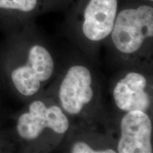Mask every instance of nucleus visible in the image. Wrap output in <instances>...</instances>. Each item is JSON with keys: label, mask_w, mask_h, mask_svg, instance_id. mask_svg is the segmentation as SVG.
Returning <instances> with one entry per match:
<instances>
[{"label": "nucleus", "mask_w": 153, "mask_h": 153, "mask_svg": "<svg viewBox=\"0 0 153 153\" xmlns=\"http://www.w3.org/2000/svg\"><path fill=\"white\" fill-rule=\"evenodd\" d=\"M0 88L24 104L45 91L58 74L61 59L36 21L3 32Z\"/></svg>", "instance_id": "1"}, {"label": "nucleus", "mask_w": 153, "mask_h": 153, "mask_svg": "<svg viewBox=\"0 0 153 153\" xmlns=\"http://www.w3.org/2000/svg\"><path fill=\"white\" fill-rule=\"evenodd\" d=\"M9 133L17 152L56 151L71 128L72 120L54 97L45 90L10 113Z\"/></svg>", "instance_id": "2"}, {"label": "nucleus", "mask_w": 153, "mask_h": 153, "mask_svg": "<svg viewBox=\"0 0 153 153\" xmlns=\"http://www.w3.org/2000/svg\"><path fill=\"white\" fill-rule=\"evenodd\" d=\"M61 60L58 74L45 90L54 97L72 122L104 120L108 116L104 91L95 66L77 51Z\"/></svg>", "instance_id": "3"}, {"label": "nucleus", "mask_w": 153, "mask_h": 153, "mask_svg": "<svg viewBox=\"0 0 153 153\" xmlns=\"http://www.w3.org/2000/svg\"><path fill=\"white\" fill-rule=\"evenodd\" d=\"M104 46L119 68L153 65V4L120 0L114 26Z\"/></svg>", "instance_id": "4"}, {"label": "nucleus", "mask_w": 153, "mask_h": 153, "mask_svg": "<svg viewBox=\"0 0 153 153\" xmlns=\"http://www.w3.org/2000/svg\"><path fill=\"white\" fill-rule=\"evenodd\" d=\"M120 0H70L61 30L93 65L109 36Z\"/></svg>", "instance_id": "5"}, {"label": "nucleus", "mask_w": 153, "mask_h": 153, "mask_svg": "<svg viewBox=\"0 0 153 153\" xmlns=\"http://www.w3.org/2000/svg\"><path fill=\"white\" fill-rule=\"evenodd\" d=\"M153 65H135L119 68L110 81L114 111H143L153 114Z\"/></svg>", "instance_id": "6"}, {"label": "nucleus", "mask_w": 153, "mask_h": 153, "mask_svg": "<svg viewBox=\"0 0 153 153\" xmlns=\"http://www.w3.org/2000/svg\"><path fill=\"white\" fill-rule=\"evenodd\" d=\"M117 153H152V115L143 111L109 112Z\"/></svg>", "instance_id": "7"}, {"label": "nucleus", "mask_w": 153, "mask_h": 153, "mask_svg": "<svg viewBox=\"0 0 153 153\" xmlns=\"http://www.w3.org/2000/svg\"><path fill=\"white\" fill-rule=\"evenodd\" d=\"M56 151L69 153H117L116 142L108 123V116L104 120L72 122L71 128Z\"/></svg>", "instance_id": "8"}, {"label": "nucleus", "mask_w": 153, "mask_h": 153, "mask_svg": "<svg viewBox=\"0 0 153 153\" xmlns=\"http://www.w3.org/2000/svg\"><path fill=\"white\" fill-rule=\"evenodd\" d=\"M70 0H0L1 32L52 11H64Z\"/></svg>", "instance_id": "9"}, {"label": "nucleus", "mask_w": 153, "mask_h": 153, "mask_svg": "<svg viewBox=\"0 0 153 153\" xmlns=\"http://www.w3.org/2000/svg\"><path fill=\"white\" fill-rule=\"evenodd\" d=\"M2 93L3 91L0 88V130L7 125L10 115V113L7 110V108L4 103Z\"/></svg>", "instance_id": "10"}, {"label": "nucleus", "mask_w": 153, "mask_h": 153, "mask_svg": "<svg viewBox=\"0 0 153 153\" xmlns=\"http://www.w3.org/2000/svg\"><path fill=\"white\" fill-rule=\"evenodd\" d=\"M142 1H145V2H147V3L153 4V0H142Z\"/></svg>", "instance_id": "11"}]
</instances>
